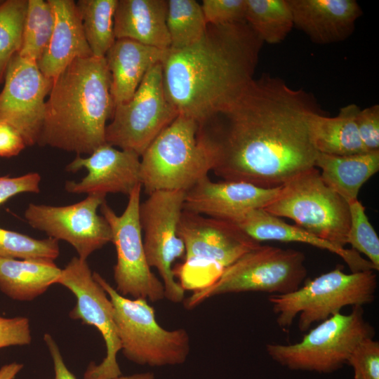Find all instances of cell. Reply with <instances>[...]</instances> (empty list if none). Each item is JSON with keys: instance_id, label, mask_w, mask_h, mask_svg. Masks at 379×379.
<instances>
[{"instance_id": "6da1fadb", "label": "cell", "mask_w": 379, "mask_h": 379, "mask_svg": "<svg viewBox=\"0 0 379 379\" xmlns=\"http://www.w3.org/2000/svg\"><path fill=\"white\" fill-rule=\"evenodd\" d=\"M317 112L305 90L269 74L253 79L230 105L199 123L215 152L213 171L223 180L282 186L315 167L309 120Z\"/></svg>"}, {"instance_id": "7a4b0ae2", "label": "cell", "mask_w": 379, "mask_h": 379, "mask_svg": "<svg viewBox=\"0 0 379 379\" xmlns=\"http://www.w3.org/2000/svg\"><path fill=\"white\" fill-rule=\"evenodd\" d=\"M263 44L244 21L207 25L195 44L167 49L164 87L178 115L199 123L230 105L254 79Z\"/></svg>"}, {"instance_id": "3957f363", "label": "cell", "mask_w": 379, "mask_h": 379, "mask_svg": "<svg viewBox=\"0 0 379 379\" xmlns=\"http://www.w3.org/2000/svg\"><path fill=\"white\" fill-rule=\"evenodd\" d=\"M106 60H74L53 79L37 144L91 154L106 143L107 121L114 104Z\"/></svg>"}, {"instance_id": "277c9868", "label": "cell", "mask_w": 379, "mask_h": 379, "mask_svg": "<svg viewBox=\"0 0 379 379\" xmlns=\"http://www.w3.org/2000/svg\"><path fill=\"white\" fill-rule=\"evenodd\" d=\"M215 152L194 119L178 115L140 157V182L147 194L187 192L208 176Z\"/></svg>"}, {"instance_id": "5b68a950", "label": "cell", "mask_w": 379, "mask_h": 379, "mask_svg": "<svg viewBox=\"0 0 379 379\" xmlns=\"http://www.w3.org/2000/svg\"><path fill=\"white\" fill-rule=\"evenodd\" d=\"M377 285L374 270L347 274L337 267L307 281L293 292L270 295L268 300L280 328H288L298 316V328L305 332L312 324L340 313L344 307H363L371 303Z\"/></svg>"}, {"instance_id": "8992f818", "label": "cell", "mask_w": 379, "mask_h": 379, "mask_svg": "<svg viewBox=\"0 0 379 379\" xmlns=\"http://www.w3.org/2000/svg\"><path fill=\"white\" fill-rule=\"evenodd\" d=\"M93 275L112 302L121 350L127 359L151 367L186 361L190 338L185 328L165 329L157 322L154 309L146 299L123 296L100 274Z\"/></svg>"}, {"instance_id": "52a82bcc", "label": "cell", "mask_w": 379, "mask_h": 379, "mask_svg": "<svg viewBox=\"0 0 379 379\" xmlns=\"http://www.w3.org/2000/svg\"><path fill=\"white\" fill-rule=\"evenodd\" d=\"M178 235L185 246L184 262L173 269L175 277L185 288L196 290L220 276L222 270L260 245L235 224L183 209ZM199 289V288H198Z\"/></svg>"}, {"instance_id": "ba28073f", "label": "cell", "mask_w": 379, "mask_h": 379, "mask_svg": "<svg viewBox=\"0 0 379 379\" xmlns=\"http://www.w3.org/2000/svg\"><path fill=\"white\" fill-rule=\"evenodd\" d=\"M305 262L300 251L260 244L225 268L213 283L194 290L185 306L192 309L210 298L227 293L293 292L306 277Z\"/></svg>"}, {"instance_id": "9c48e42d", "label": "cell", "mask_w": 379, "mask_h": 379, "mask_svg": "<svg viewBox=\"0 0 379 379\" xmlns=\"http://www.w3.org/2000/svg\"><path fill=\"white\" fill-rule=\"evenodd\" d=\"M279 218L337 246L345 248L350 225L349 204L323 181L316 167L295 175L280 187L264 208Z\"/></svg>"}, {"instance_id": "30bf717a", "label": "cell", "mask_w": 379, "mask_h": 379, "mask_svg": "<svg viewBox=\"0 0 379 379\" xmlns=\"http://www.w3.org/2000/svg\"><path fill=\"white\" fill-rule=\"evenodd\" d=\"M374 334L362 307H353L348 314L340 312L319 322L299 342L269 343L266 351L274 361L288 368L329 373L347 364L354 347Z\"/></svg>"}, {"instance_id": "8fae6325", "label": "cell", "mask_w": 379, "mask_h": 379, "mask_svg": "<svg viewBox=\"0 0 379 379\" xmlns=\"http://www.w3.org/2000/svg\"><path fill=\"white\" fill-rule=\"evenodd\" d=\"M178 113L164 87L161 62L149 69L133 97L114 108L105 130L106 143L140 157Z\"/></svg>"}, {"instance_id": "7c38bea8", "label": "cell", "mask_w": 379, "mask_h": 379, "mask_svg": "<svg viewBox=\"0 0 379 379\" xmlns=\"http://www.w3.org/2000/svg\"><path fill=\"white\" fill-rule=\"evenodd\" d=\"M141 190V184L135 187L121 215H117L105 201L100 209L110 227L112 242L117 252L115 289L125 297L157 302L165 298L164 287L151 270L145 253L139 216Z\"/></svg>"}, {"instance_id": "4fadbf2b", "label": "cell", "mask_w": 379, "mask_h": 379, "mask_svg": "<svg viewBox=\"0 0 379 379\" xmlns=\"http://www.w3.org/2000/svg\"><path fill=\"white\" fill-rule=\"evenodd\" d=\"M186 192L156 191L140 203V222L147 261L157 270L164 287L165 298L173 303L184 301L185 289L176 281L174 262L185 255L178 225Z\"/></svg>"}, {"instance_id": "5bb4252c", "label": "cell", "mask_w": 379, "mask_h": 379, "mask_svg": "<svg viewBox=\"0 0 379 379\" xmlns=\"http://www.w3.org/2000/svg\"><path fill=\"white\" fill-rule=\"evenodd\" d=\"M57 284L68 288L76 298V305L69 317L95 326L105 343L106 355L103 360L99 364H89L84 379H114L121 375L117 359L121 343L114 307L107 293L94 279L87 260L72 258L62 269Z\"/></svg>"}, {"instance_id": "9a60e30c", "label": "cell", "mask_w": 379, "mask_h": 379, "mask_svg": "<svg viewBox=\"0 0 379 379\" xmlns=\"http://www.w3.org/2000/svg\"><path fill=\"white\" fill-rule=\"evenodd\" d=\"M104 195L93 194L67 206L31 203L25 211L27 223L45 232L48 237L69 243L78 257L87 258L95 251L112 242L110 227L98 210L105 201Z\"/></svg>"}, {"instance_id": "2e32d148", "label": "cell", "mask_w": 379, "mask_h": 379, "mask_svg": "<svg viewBox=\"0 0 379 379\" xmlns=\"http://www.w3.org/2000/svg\"><path fill=\"white\" fill-rule=\"evenodd\" d=\"M0 92V121L18 131L26 146L38 143L53 79L45 77L36 62L18 53L6 71Z\"/></svg>"}, {"instance_id": "e0dca14e", "label": "cell", "mask_w": 379, "mask_h": 379, "mask_svg": "<svg viewBox=\"0 0 379 379\" xmlns=\"http://www.w3.org/2000/svg\"><path fill=\"white\" fill-rule=\"evenodd\" d=\"M81 168L87 174L79 181H67L65 190L72 194L121 193L129 195L140 182V157L135 152L116 148L105 143L87 157L79 155L66 170L77 172Z\"/></svg>"}, {"instance_id": "ac0fdd59", "label": "cell", "mask_w": 379, "mask_h": 379, "mask_svg": "<svg viewBox=\"0 0 379 379\" xmlns=\"http://www.w3.org/2000/svg\"><path fill=\"white\" fill-rule=\"evenodd\" d=\"M279 190L280 187L265 189L244 182H213L207 176L186 192L183 209L234 222L251 210L264 208Z\"/></svg>"}, {"instance_id": "d6986e66", "label": "cell", "mask_w": 379, "mask_h": 379, "mask_svg": "<svg viewBox=\"0 0 379 379\" xmlns=\"http://www.w3.org/2000/svg\"><path fill=\"white\" fill-rule=\"evenodd\" d=\"M294 26L318 44L345 40L362 11L354 0H288Z\"/></svg>"}, {"instance_id": "ffe728a7", "label": "cell", "mask_w": 379, "mask_h": 379, "mask_svg": "<svg viewBox=\"0 0 379 379\" xmlns=\"http://www.w3.org/2000/svg\"><path fill=\"white\" fill-rule=\"evenodd\" d=\"M48 1L55 25L49 44L36 63L45 77L53 79L76 59L93 55L75 1Z\"/></svg>"}, {"instance_id": "44dd1931", "label": "cell", "mask_w": 379, "mask_h": 379, "mask_svg": "<svg viewBox=\"0 0 379 379\" xmlns=\"http://www.w3.org/2000/svg\"><path fill=\"white\" fill-rule=\"evenodd\" d=\"M231 222L259 243L262 241H278L306 244L338 255L346 262L352 272L375 270L372 264L354 249L337 246L297 225L286 223L263 208L251 210Z\"/></svg>"}, {"instance_id": "7402d4cb", "label": "cell", "mask_w": 379, "mask_h": 379, "mask_svg": "<svg viewBox=\"0 0 379 379\" xmlns=\"http://www.w3.org/2000/svg\"><path fill=\"white\" fill-rule=\"evenodd\" d=\"M166 50L127 39L115 40L105 56L114 108L133 97L149 69L161 62Z\"/></svg>"}, {"instance_id": "603a6c76", "label": "cell", "mask_w": 379, "mask_h": 379, "mask_svg": "<svg viewBox=\"0 0 379 379\" xmlns=\"http://www.w3.org/2000/svg\"><path fill=\"white\" fill-rule=\"evenodd\" d=\"M166 13V0H118L114 15L115 39L168 49Z\"/></svg>"}, {"instance_id": "cb8c5ba5", "label": "cell", "mask_w": 379, "mask_h": 379, "mask_svg": "<svg viewBox=\"0 0 379 379\" xmlns=\"http://www.w3.org/2000/svg\"><path fill=\"white\" fill-rule=\"evenodd\" d=\"M325 184L348 204L358 200L362 185L379 170V151L350 155L318 152L315 167Z\"/></svg>"}, {"instance_id": "d4e9b609", "label": "cell", "mask_w": 379, "mask_h": 379, "mask_svg": "<svg viewBox=\"0 0 379 379\" xmlns=\"http://www.w3.org/2000/svg\"><path fill=\"white\" fill-rule=\"evenodd\" d=\"M356 104L340 109L333 117L313 113L309 120L312 142L319 153L332 155H350L368 152L359 137L355 117L359 110Z\"/></svg>"}, {"instance_id": "484cf974", "label": "cell", "mask_w": 379, "mask_h": 379, "mask_svg": "<svg viewBox=\"0 0 379 379\" xmlns=\"http://www.w3.org/2000/svg\"><path fill=\"white\" fill-rule=\"evenodd\" d=\"M61 270L51 260L0 258V290L11 299L30 301L57 284Z\"/></svg>"}, {"instance_id": "4316f807", "label": "cell", "mask_w": 379, "mask_h": 379, "mask_svg": "<svg viewBox=\"0 0 379 379\" xmlns=\"http://www.w3.org/2000/svg\"><path fill=\"white\" fill-rule=\"evenodd\" d=\"M244 20L263 41H283L294 27L288 0H246Z\"/></svg>"}, {"instance_id": "83f0119b", "label": "cell", "mask_w": 379, "mask_h": 379, "mask_svg": "<svg viewBox=\"0 0 379 379\" xmlns=\"http://www.w3.org/2000/svg\"><path fill=\"white\" fill-rule=\"evenodd\" d=\"M117 2L118 0H79L76 3L86 41L94 57H105L116 40L114 15Z\"/></svg>"}, {"instance_id": "f1b7e54d", "label": "cell", "mask_w": 379, "mask_h": 379, "mask_svg": "<svg viewBox=\"0 0 379 379\" xmlns=\"http://www.w3.org/2000/svg\"><path fill=\"white\" fill-rule=\"evenodd\" d=\"M166 26L170 49L187 48L201 39L207 23L201 6L194 0H168Z\"/></svg>"}, {"instance_id": "f546056e", "label": "cell", "mask_w": 379, "mask_h": 379, "mask_svg": "<svg viewBox=\"0 0 379 379\" xmlns=\"http://www.w3.org/2000/svg\"><path fill=\"white\" fill-rule=\"evenodd\" d=\"M55 25L48 0H27L21 47L18 54L37 62L47 48Z\"/></svg>"}, {"instance_id": "4dcf8cb0", "label": "cell", "mask_w": 379, "mask_h": 379, "mask_svg": "<svg viewBox=\"0 0 379 379\" xmlns=\"http://www.w3.org/2000/svg\"><path fill=\"white\" fill-rule=\"evenodd\" d=\"M27 8V0H3L0 4V84L21 47Z\"/></svg>"}, {"instance_id": "1f68e13d", "label": "cell", "mask_w": 379, "mask_h": 379, "mask_svg": "<svg viewBox=\"0 0 379 379\" xmlns=\"http://www.w3.org/2000/svg\"><path fill=\"white\" fill-rule=\"evenodd\" d=\"M59 254L56 239H35L0 227V258L54 261Z\"/></svg>"}, {"instance_id": "d6a6232c", "label": "cell", "mask_w": 379, "mask_h": 379, "mask_svg": "<svg viewBox=\"0 0 379 379\" xmlns=\"http://www.w3.org/2000/svg\"><path fill=\"white\" fill-rule=\"evenodd\" d=\"M350 225L347 244L365 255L375 270H379V238L365 212V207L357 200L349 204Z\"/></svg>"}, {"instance_id": "836d02e7", "label": "cell", "mask_w": 379, "mask_h": 379, "mask_svg": "<svg viewBox=\"0 0 379 379\" xmlns=\"http://www.w3.org/2000/svg\"><path fill=\"white\" fill-rule=\"evenodd\" d=\"M347 364L354 379H379V343L373 337L362 340L350 354Z\"/></svg>"}, {"instance_id": "e575fe53", "label": "cell", "mask_w": 379, "mask_h": 379, "mask_svg": "<svg viewBox=\"0 0 379 379\" xmlns=\"http://www.w3.org/2000/svg\"><path fill=\"white\" fill-rule=\"evenodd\" d=\"M201 6L207 25L245 21L246 0H204Z\"/></svg>"}, {"instance_id": "d590c367", "label": "cell", "mask_w": 379, "mask_h": 379, "mask_svg": "<svg viewBox=\"0 0 379 379\" xmlns=\"http://www.w3.org/2000/svg\"><path fill=\"white\" fill-rule=\"evenodd\" d=\"M355 123L361 142L368 152L379 151V105L359 109Z\"/></svg>"}, {"instance_id": "8d00e7d4", "label": "cell", "mask_w": 379, "mask_h": 379, "mask_svg": "<svg viewBox=\"0 0 379 379\" xmlns=\"http://www.w3.org/2000/svg\"><path fill=\"white\" fill-rule=\"evenodd\" d=\"M31 341L30 324L27 317L0 316V348L26 345Z\"/></svg>"}, {"instance_id": "74e56055", "label": "cell", "mask_w": 379, "mask_h": 379, "mask_svg": "<svg viewBox=\"0 0 379 379\" xmlns=\"http://www.w3.org/2000/svg\"><path fill=\"white\" fill-rule=\"evenodd\" d=\"M41 178L36 173H28L17 177H0V205L21 193H38Z\"/></svg>"}, {"instance_id": "f35d334b", "label": "cell", "mask_w": 379, "mask_h": 379, "mask_svg": "<svg viewBox=\"0 0 379 379\" xmlns=\"http://www.w3.org/2000/svg\"><path fill=\"white\" fill-rule=\"evenodd\" d=\"M25 147L18 131L8 124L0 121V157L17 156Z\"/></svg>"}, {"instance_id": "ab89813d", "label": "cell", "mask_w": 379, "mask_h": 379, "mask_svg": "<svg viewBox=\"0 0 379 379\" xmlns=\"http://www.w3.org/2000/svg\"><path fill=\"white\" fill-rule=\"evenodd\" d=\"M44 340L52 357L55 373L54 379H77L65 365L54 338L49 333H46L44 335Z\"/></svg>"}, {"instance_id": "60d3db41", "label": "cell", "mask_w": 379, "mask_h": 379, "mask_svg": "<svg viewBox=\"0 0 379 379\" xmlns=\"http://www.w3.org/2000/svg\"><path fill=\"white\" fill-rule=\"evenodd\" d=\"M22 367L23 364L17 362L4 365L0 368V379H14Z\"/></svg>"}, {"instance_id": "b9f144b4", "label": "cell", "mask_w": 379, "mask_h": 379, "mask_svg": "<svg viewBox=\"0 0 379 379\" xmlns=\"http://www.w3.org/2000/svg\"><path fill=\"white\" fill-rule=\"evenodd\" d=\"M114 379H157L155 375L152 372H145L128 375H120Z\"/></svg>"}, {"instance_id": "7bdbcfd3", "label": "cell", "mask_w": 379, "mask_h": 379, "mask_svg": "<svg viewBox=\"0 0 379 379\" xmlns=\"http://www.w3.org/2000/svg\"><path fill=\"white\" fill-rule=\"evenodd\" d=\"M2 1H3L2 0H0V4H1Z\"/></svg>"}]
</instances>
